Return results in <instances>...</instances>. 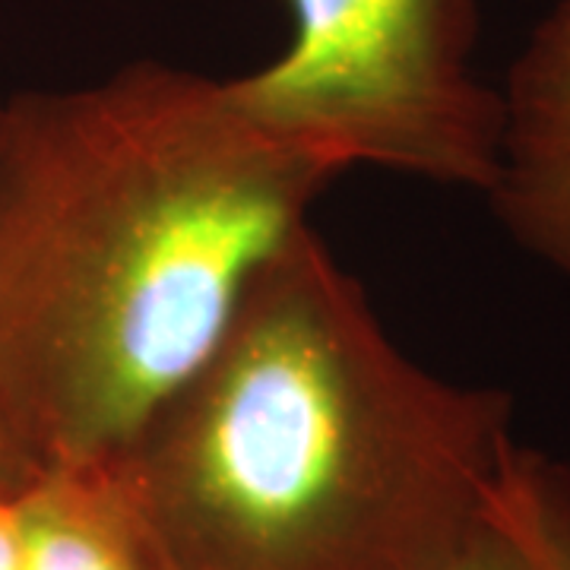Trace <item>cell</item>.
<instances>
[{
	"label": "cell",
	"instance_id": "obj_1",
	"mask_svg": "<svg viewBox=\"0 0 570 570\" xmlns=\"http://www.w3.org/2000/svg\"><path fill=\"white\" fill-rule=\"evenodd\" d=\"M333 178L228 80L163 61L0 99V434L22 466L115 463Z\"/></svg>",
	"mask_w": 570,
	"mask_h": 570
},
{
	"label": "cell",
	"instance_id": "obj_2",
	"mask_svg": "<svg viewBox=\"0 0 570 570\" xmlns=\"http://www.w3.org/2000/svg\"><path fill=\"white\" fill-rule=\"evenodd\" d=\"M508 390L438 377L305 225L111 463L159 570H422L482 517Z\"/></svg>",
	"mask_w": 570,
	"mask_h": 570
},
{
	"label": "cell",
	"instance_id": "obj_3",
	"mask_svg": "<svg viewBox=\"0 0 570 570\" xmlns=\"http://www.w3.org/2000/svg\"><path fill=\"white\" fill-rule=\"evenodd\" d=\"M292 39L228 80L276 140L333 175L384 168L485 194L501 96L472 70L475 0H283Z\"/></svg>",
	"mask_w": 570,
	"mask_h": 570
},
{
	"label": "cell",
	"instance_id": "obj_4",
	"mask_svg": "<svg viewBox=\"0 0 570 570\" xmlns=\"http://www.w3.org/2000/svg\"><path fill=\"white\" fill-rule=\"evenodd\" d=\"M485 200L510 242L570 283V0L513 58Z\"/></svg>",
	"mask_w": 570,
	"mask_h": 570
},
{
	"label": "cell",
	"instance_id": "obj_5",
	"mask_svg": "<svg viewBox=\"0 0 570 570\" xmlns=\"http://www.w3.org/2000/svg\"><path fill=\"white\" fill-rule=\"evenodd\" d=\"M20 510L22 570H159L111 463L41 469Z\"/></svg>",
	"mask_w": 570,
	"mask_h": 570
},
{
	"label": "cell",
	"instance_id": "obj_6",
	"mask_svg": "<svg viewBox=\"0 0 570 570\" xmlns=\"http://www.w3.org/2000/svg\"><path fill=\"white\" fill-rule=\"evenodd\" d=\"M482 510L532 570H570V466L561 460L510 441Z\"/></svg>",
	"mask_w": 570,
	"mask_h": 570
},
{
	"label": "cell",
	"instance_id": "obj_7",
	"mask_svg": "<svg viewBox=\"0 0 570 570\" xmlns=\"http://www.w3.org/2000/svg\"><path fill=\"white\" fill-rule=\"evenodd\" d=\"M422 570H532L520 549L485 517L469 527L444 554H438Z\"/></svg>",
	"mask_w": 570,
	"mask_h": 570
},
{
	"label": "cell",
	"instance_id": "obj_8",
	"mask_svg": "<svg viewBox=\"0 0 570 570\" xmlns=\"http://www.w3.org/2000/svg\"><path fill=\"white\" fill-rule=\"evenodd\" d=\"M22 489L0 482V570H22Z\"/></svg>",
	"mask_w": 570,
	"mask_h": 570
},
{
	"label": "cell",
	"instance_id": "obj_9",
	"mask_svg": "<svg viewBox=\"0 0 570 570\" xmlns=\"http://www.w3.org/2000/svg\"><path fill=\"white\" fill-rule=\"evenodd\" d=\"M29 479H36L29 469L22 466L20 456L10 450V444H7V438L0 434V482H7V485H17V489H22Z\"/></svg>",
	"mask_w": 570,
	"mask_h": 570
}]
</instances>
